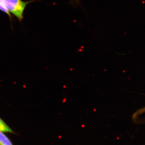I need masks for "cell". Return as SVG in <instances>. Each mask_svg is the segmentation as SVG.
<instances>
[{
    "label": "cell",
    "mask_w": 145,
    "mask_h": 145,
    "mask_svg": "<svg viewBox=\"0 0 145 145\" xmlns=\"http://www.w3.org/2000/svg\"><path fill=\"white\" fill-rule=\"evenodd\" d=\"M8 12L13 13L19 20H22L24 10L27 3L21 0H3Z\"/></svg>",
    "instance_id": "obj_1"
},
{
    "label": "cell",
    "mask_w": 145,
    "mask_h": 145,
    "mask_svg": "<svg viewBox=\"0 0 145 145\" xmlns=\"http://www.w3.org/2000/svg\"><path fill=\"white\" fill-rule=\"evenodd\" d=\"M0 145H13L4 132L0 130Z\"/></svg>",
    "instance_id": "obj_2"
},
{
    "label": "cell",
    "mask_w": 145,
    "mask_h": 145,
    "mask_svg": "<svg viewBox=\"0 0 145 145\" xmlns=\"http://www.w3.org/2000/svg\"><path fill=\"white\" fill-rule=\"evenodd\" d=\"M0 130L4 132L14 133V131L1 118H0Z\"/></svg>",
    "instance_id": "obj_3"
},
{
    "label": "cell",
    "mask_w": 145,
    "mask_h": 145,
    "mask_svg": "<svg viewBox=\"0 0 145 145\" xmlns=\"http://www.w3.org/2000/svg\"><path fill=\"white\" fill-rule=\"evenodd\" d=\"M0 10H2L3 12H5L7 14H8V15H10L9 12L6 7L3 1V0H0Z\"/></svg>",
    "instance_id": "obj_4"
},
{
    "label": "cell",
    "mask_w": 145,
    "mask_h": 145,
    "mask_svg": "<svg viewBox=\"0 0 145 145\" xmlns=\"http://www.w3.org/2000/svg\"><path fill=\"white\" fill-rule=\"evenodd\" d=\"M144 112H145V107H144V108H142V109L138 110L135 114V115H137V114H142V113H144Z\"/></svg>",
    "instance_id": "obj_5"
},
{
    "label": "cell",
    "mask_w": 145,
    "mask_h": 145,
    "mask_svg": "<svg viewBox=\"0 0 145 145\" xmlns=\"http://www.w3.org/2000/svg\"><path fill=\"white\" fill-rule=\"evenodd\" d=\"M73 4L76 5H80V0H73V2L72 3Z\"/></svg>",
    "instance_id": "obj_6"
}]
</instances>
